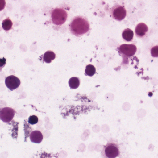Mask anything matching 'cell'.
<instances>
[{
  "label": "cell",
  "instance_id": "obj_1",
  "mask_svg": "<svg viewBox=\"0 0 158 158\" xmlns=\"http://www.w3.org/2000/svg\"><path fill=\"white\" fill-rule=\"evenodd\" d=\"M71 33L76 36H81L87 33L89 30V24L85 18L80 16L73 19L70 25Z\"/></svg>",
  "mask_w": 158,
  "mask_h": 158
},
{
  "label": "cell",
  "instance_id": "obj_2",
  "mask_svg": "<svg viewBox=\"0 0 158 158\" xmlns=\"http://www.w3.org/2000/svg\"><path fill=\"white\" fill-rule=\"evenodd\" d=\"M120 152L117 141L110 139L106 144L103 146L101 152L102 158H115L119 157Z\"/></svg>",
  "mask_w": 158,
  "mask_h": 158
},
{
  "label": "cell",
  "instance_id": "obj_3",
  "mask_svg": "<svg viewBox=\"0 0 158 158\" xmlns=\"http://www.w3.org/2000/svg\"><path fill=\"white\" fill-rule=\"evenodd\" d=\"M68 16L66 11L61 8H56L52 12L51 17L53 23L57 25H61L66 21Z\"/></svg>",
  "mask_w": 158,
  "mask_h": 158
},
{
  "label": "cell",
  "instance_id": "obj_4",
  "mask_svg": "<svg viewBox=\"0 0 158 158\" xmlns=\"http://www.w3.org/2000/svg\"><path fill=\"white\" fill-rule=\"evenodd\" d=\"M15 113L13 109L6 107L1 109L0 117L1 119L5 123L11 121L13 118Z\"/></svg>",
  "mask_w": 158,
  "mask_h": 158
},
{
  "label": "cell",
  "instance_id": "obj_5",
  "mask_svg": "<svg viewBox=\"0 0 158 158\" xmlns=\"http://www.w3.org/2000/svg\"><path fill=\"white\" fill-rule=\"evenodd\" d=\"M113 17L118 21H121L124 19L126 15V11L125 8L120 5L115 6L112 11Z\"/></svg>",
  "mask_w": 158,
  "mask_h": 158
},
{
  "label": "cell",
  "instance_id": "obj_6",
  "mask_svg": "<svg viewBox=\"0 0 158 158\" xmlns=\"http://www.w3.org/2000/svg\"><path fill=\"white\" fill-rule=\"evenodd\" d=\"M5 83L6 87L9 89L13 90L19 86L20 84V81L16 77L11 75L6 78Z\"/></svg>",
  "mask_w": 158,
  "mask_h": 158
},
{
  "label": "cell",
  "instance_id": "obj_7",
  "mask_svg": "<svg viewBox=\"0 0 158 158\" xmlns=\"http://www.w3.org/2000/svg\"><path fill=\"white\" fill-rule=\"evenodd\" d=\"M119 50L125 56H131L135 53L137 48L134 44H124L120 46Z\"/></svg>",
  "mask_w": 158,
  "mask_h": 158
},
{
  "label": "cell",
  "instance_id": "obj_8",
  "mask_svg": "<svg viewBox=\"0 0 158 158\" xmlns=\"http://www.w3.org/2000/svg\"><path fill=\"white\" fill-rule=\"evenodd\" d=\"M148 28L147 25L144 23H141L136 26L135 32L137 36L142 37L144 36L148 31Z\"/></svg>",
  "mask_w": 158,
  "mask_h": 158
},
{
  "label": "cell",
  "instance_id": "obj_9",
  "mask_svg": "<svg viewBox=\"0 0 158 158\" xmlns=\"http://www.w3.org/2000/svg\"><path fill=\"white\" fill-rule=\"evenodd\" d=\"M31 141L35 143H40L43 139V136L41 132L37 130L32 131L30 135Z\"/></svg>",
  "mask_w": 158,
  "mask_h": 158
},
{
  "label": "cell",
  "instance_id": "obj_10",
  "mask_svg": "<svg viewBox=\"0 0 158 158\" xmlns=\"http://www.w3.org/2000/svg\"><path fill=\"white\" fill-rule=\"evenodd\" d=\"M134 33L133 31L130 29L127 28L124 29L122 33L123 39L128 42L132 41L133 39Z\"/></svg>",
  "mask_w": 158,
  "mask_h": 158
},
{
  "label": "cell",
  "instance_id": "obj_11",
  "mask_svg": "<svg viewBox=\"0 0 158 158\" xmlns=\"http://www.w3.org/2000/svg\"><path fill=\"white\" fill-rule=\"evenodd\" d=\"M56 57L55 53L52 51L49 50L46 51L43 55V59L45 62L49 63L54 60Z\"/></svg>",
  "mask_w": 158,
  "mask_h": 158
},
{
  "label": "cell",
  "instance_id": "obj_12",
  "mask_svg": "<svg viewBox=\"0 0 158 158\" xmlns=\"http://www.w3.org/2000/svg\"><path fill=\"white\" fill-rule=\"evenodd\" d=\"M80 82L79 78L76 77L71 78L69 81V86L71 89H76L80 85Z\"/></svg>",
  "mask_w": 158,
  "mask_h": 158
},
{
  "label": "cell",
  "instance_id": "obj_13",
  "mask_svg": "<svg viewBox=\"0 0 158 158\" xmlns=\"http://www.w3.org/2000/svg\"><path fill=\"white\" fill-rule=\"evenodd\" d=\"M13 23L8 18L4 20L2 23V27L6 31H8L12 28Z\"/></svg>",
  "mask_w": 158,
  "mask_h": 158
},
{
  "label": "cell",
  "instance_id": "obj_14",
  "mask_svg": "<svg viewBox=\"0 0 158 158\" xmlns=\"http://www.w3.org/2000/svg\"><path fill=\"white\" fill-rule=\"evenodd\" d=\"M85 72L87 75L89 76H92L95 73L96 69L93 65L89 64L86 66Z\"/></svg>",
  "mask_w": 158,
  "mask_h": 158
},
{
  "label": "cell",
  "instance_id": "obj_15",
  "mask_svg": "<svg viewBox=\"0 0 158 158\" xmlns=\"http://www.w3.org/2000/svg\"><path fill=\"white\" fill-rule=\"evenodd\" d=\"M38 121V117L35 115L30 116L28 118L29 123L32 125L36 124L37 123Z\"/></svg>",
  "mask_w": 158,
  "mask_h": 158
},
{
  "label": "cell",
  "instance_id": "obj_16",
  "mask_svg": "<svg viewBox=\"0 0 158 158\" xmlns=\"http://www.w3.org/2000/svg\"><path fill=\"white\" fill-rule=\"evenodd\" d=\"M151 56L153 57H158V46L153 47L151 50Z\"/></svg>",
  "mask_w": 158,
  "mask_h": 158
},
{
  "label": "cell",
  "instance_id": "obj_17",
  "mask_svg": "<svg viewBox=\"0 0 158 158\" xmlns=\"http://www.w3.org/2000/svg\"><path fill=\"white\" fill-rule=\"evenodd\" d=\"M6 60L4 58H3L1 59V67L4 66L6 64Z\"/></svg>",
  "mask_w": 158,
  "mask_h": 158
}]
</instances>
